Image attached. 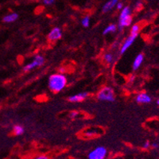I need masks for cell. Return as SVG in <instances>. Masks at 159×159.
<instances>
[{
	"mask_svg": "<svg viewBox=\"0 0 159 159\" xmlns=\"http://www.w3.org/2000/svg\"><path fill=\"white\" fill-rule=\"evenodd\" d=\"M67 84V78L62 73H55L51 75L49 78V89L53 93L62 91Z\"/></svg>",
	"mask_w": 159,
	"mask_h": 159,
	"instance_id": "cell-1",
	"label": "cell"
},
{
	"mask_svg": "<svg viewBox=\"0 0 159 159\" xmlns=\"http://www.w3.org/2000/svg\"><path fill=\"white\" fill-rule=\"evenodd\" d=\"M132 23V17L131 15V9L129 7H125L122 10V12L119 15V25L118 27L121 30L123 27H126L131 25Z\"/></svg>",
	"mask_w": 159,
	"mask_h": 159,
	"instance_id": "cell-2",
	"label": "cell"
},
{
	"mask_svg": "<svg viewBox=\"0 0 159 159\" xmlns=\"http://www.w3.org/2000/svg\"><path fill=\"white\" fill-rule=\"evenodd\" d=\"M97 98L99 100L107 101V102H114L115 100V92L113 89L111 87H104L99 91L97 94Z\"/></svg>",
	"mask_w": 159,
	"mask_h": 159,
	"instance_id": "cell-3",
	"label": "cell"
},
{
	"mask_svg": "<svg viewBox=\"0 0 159 159\" xmlns=\"http://www.w3.org/2000/svg\"><path fill=\"white\" fill-rule=\"evenodd\" d=\"M107 150L104 147H98L89 154V159H105Z\"/></svg>",
	"mask_w": 159,
	"mask_h": 159,
	"instance_id": "cell-4",
	"label": "cell"
},
{
	"mask_svg": "<svg viewBox=\"0 0 159 159\" xmlns=\"http://www.w3.org/2000/svg\"><path fill=\"white\" fill-rule=\"evenodd\" d=\"M61 37H62L61 30L59 27H55L49 33L47 38H48V40L50 41H56L61 38Z\"/></svg>",
	"mask_w": 159,
	"mask_h": 159,
	"instance_id": "cell-5",
	"label": "cell"
},
{
	"mask_svg": "<svg viewBox=\"0 0 159 159\" xmlns=\"http://www.w3.org/2000/svg\"><path fill=\"white\" fill-rule=\"evenodd\" d=\"M137 37H138V35H132V34H131L128 38H126V41H124L123 46H122L121 49H120V53H121V54H123V53L128 49L129 47L132 46V44L134 43V41H135Z\"/></svg>",
	"mask_w": 159,
	"mask_h": 159,
	"instance_id": "cell-6",
	"label": "cell"
},
{
	"mask_svg": "<svg viewBox=\"0 0 159 159\" xmlns=\"http://www.w3.org/2000/svg\"><path fill=\"white\" fill-rule=\"evenodd\" d=\"M88 96H89V92H81V93L76 94L74 96L68 97V99L72 103H78V102L84 100Z\"/></svg>",
	"mask_w": 159,
	"mask_h": 159,
	"instance_id": "cell-7",
	"label": "cell"
},
{
	"mask_svg": "<svg viewBox=\"0 0 159 159\" xmlns=\"http://www.w3.org/2000/svg\"><path fill=\"white\" fill-rule=\"evenodd\" d=\"M151 97L145 92L139 93L136 96V101L139 104H149L151 102Z\"/></svg>",
	"mask_w": 159,
	"mask_h": 159,
	"instance_id": "cell-8",
	"label": "cell"
},
{
	"mask_svg": "<svg viewBox=\"0 0 159 159\" xmlns=\"http://www.w3.org/2000/svg\"><path fill=\"white\" fill-rule=\"evenodd\" d=\"M118 3H119V0H109L108 2H107V3H105V5L102 8L103 12L107 13L110 11Z\"/></svg>",
	"mask_w": 159,
	"mask_h": 159,
	"instance_id": "cell-9",
	"label": "cell"
},
{
	"mask_svg": "<svg viewBox=\"0 0 159 159\" xmlns=\"http://www.w3.org/2000/svg\"><path fill=\"white\" fill-rule=\"evenodd\" d=\"M143 60H144V55L142 53H139V55L135 57L134 62H133V65H132L133 66V70L136 71L137 69L141 66Z\"/></svg>",
	"mask_w": 159,
	"mask_h": 159,
	"instance_id": "cell-10",
	"label": "cell"
},
{
	"mask_svg": "<svg viewBox=\"0 0 159 159\" xmlns=\"http://www.w3.org/2000/svg\"><path fill=\"white\" fill-rule=\"evenodd\" d=\"M18 18V15L16 14V13H12V14H10V15H6L4 18H3V22L6 23H11L15 22L17 19Z\"/></svg>",
	"mask_w": 159,
	"mask_h": 159,
	"instance_id": "cell-11",
	"label": "cell"
},
{
	"mask_svg": "<svg viewBox=\"0 0 159 159\" xmlns=\"http://www.w3.org/2000/svg\"><path fill=\"white\" fill-rule=\"evenodd\" d=\"M13 131H14V134L17 135V136H19V135H22L23 134H24L25 132V129L23 126L21 125H15L13 128Z\"/></svg>",
	"mask_w": 159,
	"mask_h": 159,
	"instance_id": "cell-12",
	"label": "cell"
},
{
	"mask_svg": "<svg viewBox=\"0 0 159 159\" xmlns=\"http://www.w3.org/2000/svg\"><path fill=\"white\" fill-rule=\"evenodd\" d=\"M116 30V25H115V24H111V25H109L104 30V32H103V34H104V35H107V34H108V33H115Z\"/></svg>",
	"mask_w": 159,
	"mask_h": 159,
	"instance_id": "cell-13",
	"label": "cell"
},
{
	"mask_svg": "<svg viewBox=\"0 0 159 159\" xmlns=\"http://www.w3.org/2000/svg\"><path fill=\"white\" fill-rule=\"evenodd\" d=\"M33 61L35 62L38 67H40V66H42L44 65V63H45V59H44L42 56L37 55L33 58Z\"/></svg>",
	"mask_w": 159,
	"mask_h": 159,
	"instance_id": "cell-14",
	"label": "cell"
},
{
	"mask_svg": "<svg viewBox=\"0 0 159 159\" xmlns=\"http://www.w3.org/2000/svg\"><path fill=\"white\" fill-rule=\"evenodd\" d=\"M141 30V26H140V23L138 24H134L131 27V34L132 35H139V31Z\"/></svg>",
	"mask_w": 159,
	"mask_h": 159,
	"instance_id": "cell-15",
	"label": "cell"
},
{
	"mask_svg": "<svg viewBox=\"0 0 159 159\" xmlns=\"http://www.w3.org/2000/svg\"><path fill=\"white\" fill-rule=\"evenodd\" d=\"M36 67H38V66H37L35 62L33 61L31 63L28 64V65H26L23 68V71H24V72H29V71L32 70V69H33V68H36Z\"/></svg>",
	"mask_w": 159,
	"mask_h": 159,
	"instance_id": "cell-16",
	"label": "cell"
},
{
	"mask_svg": "<svg viewBox=\"0 0 159 159\" xmlns=\"http://www.w3.org/2000/svg\"><path fill=\"white\" fill-rule=\"evenodd\" d=\"M81 24H82L83 27H89V24H90V18H89V16H86V17H84V18L82 19Z\"/></svg>",
	"mask_w": 159,
	"mask_h": 159,
	"instance_id": "cell-17",
	"label": "cell"
},
{
	"mask_svg": "<svg viewBox=\"0 0 159 159\" xmlns=\"http://www.w3.org/2000/svg\"><path fill=\"white\" fill-rule=\"evenodd\" d=\"M104 60L106 61L107 63L111 64L113 61V56L111 53H107L104 55Z\"/></svg>",
	"mask_w": 159,
	"mask_h": 159,
	"instance_id": "cell-18",
	"label": "cell"
},
{
	"mask_svg": "<svg viewBox=\"0 0 159 159\" xmlns=\"http://www.w3.org/2000/svg\"><path fill=\"white\" fill-rule=\"evenodd\" d=\"M78 115L79 113L77 111H72V112L69 114V117L72 118V119H75V118H76V117L78 116Z\"/></svg>",
	"mask_w": 159,
	"mask_h": 159,
	"instance_id": "cell-19",
	"label": "cell"
},
{
	"mask_svg": "<svg viewBox=\"0 0 159 159\" xmlns=\"http://www.w3.org/2000/svg\"><path fill=\"white\" fill-rule=\"evenodd\" d=\"M54 1L55 0H43V3L46 5H51V4H53Z\"/></svg>",
	"mask_w": 159,
	"mask_h": 159,
	"instance_id": "cell-20",
	"label": "cell"
},
{
	"mask_svg": "<svg viewBox=\"0 0 159 159\" xmlns=\"http://www.w3.org/2000/svg\"><path fill=\"white\" fill-rule=\"evenodd\" d=\"M150 147V142L149 141H147L145 143H144L143 145V149L145 150H147V149H149Z\"/></svg>",
	"mask_w": 159,
	"mask_h": 159,
	"instance_id": "cell-21",
	"label": "cell"
},
{
	"mask_svg": "<svg viewBox=\"0 0 159 159\" xmlns=\"http://www.w3.org/2000/svg\"><path fill=\"white\" fill-rule=\"evenodd\" d=\"M116 7L118 10H122L123 8V3H118L116 4Z\"/></svg>",
	"mask_w": 159,
	"mask_h": 159,
	"instance_id": "cell-22",
	"label": "cell"
},
{
	"mask_svg": "<svg viewBox=\"0 0 159 159\" xmlns=\"http://www.w3.org/2000/svg\"><path fill=\"white\" fill-rule=\"evenodd\" d=\"M34 159H49L48 157L46 156V155H40V156L37 157Z\"/></svg>",
	"mask_w": 159,
	"mask_h": 159,
	"instance_id": "cell-23",
	"label": "cell"
},
{
	"mask_svg": "<svg viewBox=\"0 0 159 159\" xmlns=\"http://www.w3.org/2000/svg\"><path fill=\"white\" fill-rule=\"evenodd\" d=\"M151 147L154 148V149H158L159 147V145L158 143H156V142H154V143L151 144Z\"/></svg>",
	"mask_w": 159,
	"mask_h": 159,
	"instance_id": "cell-24",
	"label": "cell"
},
{
	"mask_svg": "<svg viewBox=\"0 0 159 159\" xmlns=\"http://www.w3.org/2000/svg\"><path fill=\"white\" fill-rule=\"evenodd\" d=\"M157 104H158V105H159V98L157 99Z\"/></svg>",
	"mask_w": 159,
	"mask_h": 159,
	"instance_id": "cell-25",
	"label": "cell"
}]
</instances>
